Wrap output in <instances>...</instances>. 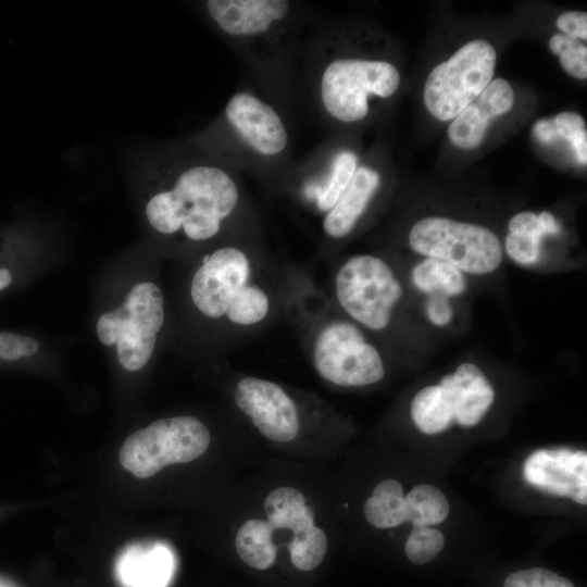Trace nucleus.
I'll list each match as a JSON object with an SVG mask.
<instances>
[{
	"label": "nucleus",
	"instance_id": "1",
	"mask_svg": "<svg viewBox=\"0 0 587 587\" xmlns=\"http://www.w3.org/2000/svg\"><path fill=\"white\" fill-rule=\"evenodd\" d=\"M160 158L145 205L151 228L192 243L220 242L257 228L240 175L189 143Z\"/></svg>",
	"mask_w": 587,
	"mask_h": 587
},
{
	"label": "nucleus",
	"instance_id": "2",
	"mask_svg": "<svg viewBox=\"0 0 587 587\" xmlns=\"http://www.w3.org/2000/svg\"><path fill=\"white\" fill-rule=\"evenodd\" d=\"M203 12L241 60L253 87L288 114L305 41L302 5L289 0H208Z\"/></svg>",
	"mask_w": 587,
	"mask_h": 587
},
{
	"label": "nucleus",
	"instance_id": "3",
	"mask_svg": "<svg viewBox=\"0 0 587 587\" xmlns=\"http://www.w3.org/2000/svg\"><path fill=\"white\" fill-rule=\"evenodd\" d=\"M191 145L271 191H282L296 162L288 114L253 86H243Z\"/></svg>",
	"mask_w": 587,
	"mask_h": 587
},
{
	"label": "nucleus",
	"instance_id": "4",
	"mask_svg": "<svg viewBox=\"0 0 587 587\" xmlns=\"http://www.w3.org/2000/svg\"><path fill=\"white\" fill-rule=\"evenodd\" d=\"M300 66L305 99L328 126L363 122L371 101L391 98L400 85L392 62L345 51L333 26H319L305 38Z\"/></svg>",
	"mask_w": 587,
	"mask_h": 587
},
{
	"label": "nucleus",
	"instance_id": "5",
	"mask_svg": "<svg viewBox=\"0 0 587 587\" xmlns=\"http://www.w3.org/2000/svg\"><path fill=\"white\" fill-rule=\"evenodd\" d=\"M257 228L217 242L201 260L190 298L204 316L230 327H259L272 313V296L262 280L252 239Z\"/></svg>",
	"mask_w": 587,
	"mask_h": 587
},
{
	"label": "nucleus",
	"instance_id": "6",
	"mask_svg": "<svg viewBox=\"0 0 587 587\" xmlns=\"http://www.w3.org/2000/svg\"><path fill=\"white\" fill-rule=\"evenodd\" d=\"M410 296L401 271L375 253L346 258L333 277L337 309L373 337L394 329Z\"/></svg>",
	"mask_w": 587,
	"mask_h": 587
},
{
	"label": "nucleus",
	"instance_id": "7",
	"mask_svg": "<svg viewBox=\"0 0 587 587\" xmlns=\"http://www.w3.org/2000/svg\"><path fill=\"white\" fill-rule=\"evenodd\" d=\"M305 348L320 377L336 386L365 387L386 375L385 354L375 338L338 309L312 324Z\"/></svg>",
	"mask_w": 587,
	"mask_h": 587
},
{
	"label": "nucleus",
	"instance_id": "8",
	"mask_svg": "<svg viewBox=\"0 0 587 587\" xmlns=\"http://www.w3.org/2000/svg\"><path fill=\"white\" fill-rule=\"evenodd\" d=\"M407 242L417 257L448 262L471 278L494 275L504 258L502 241L494 230L441 215L415 221L408 232Z\"/></svg>",
	"mask_w": 587,
	"mask_h": 587
},
{
	"label": "nucleus",
	"instance_id": "9",
	"mask_svg": "<svg viewBox=\"0 0 587 587\" xmlns=\"http://www.w3.org/2000/svg\"><path fill=\"white\" fill-rule=\"evenodd\" d=\"M163 323V294L154 283L142 282L133 286L122 305L98 319L96 329L103 345H116L120 364L134 372L149 362Z\"/></svg>",
	"mask_w": 587,
	"mask_h": 587
},
{
	"label": "nucleus",
	"instance_id": "10",
	"mask_svg": "<svg viewBox=\"0 0 587 587\" xmlns=\"http://www.w3.org/2000/svg\"><path fill=\"white\" fill-rule=\"evenodd\" d=\"M210 441L208 427L195 416L160 419L125 439L118 461L136 477L148 478L167 465L198 459Z\"/></svg>",
	"mask_w": 587,
	"mask_h": 587
},
{
	"label": "nucleus",
	"instance_id": "11",
	"mask_svg": "<svg viewBox=\"0 0 587 587\" xmlns=\"http://www.w3.org/2000/svg\"><path fill=\"white\" fill-rule=\"evenodd\" d=\"M497 53L490 42L474 39L459 48L428 74L423 99L438 121H452L492 80Z\"/></svg>",
	"mask_w": 587,
	"mask_h": 587
},
{
	"label": "nucleus",
	"instance_id": "12",
	"mask_svg": "<svg viewBox=\"0 0 587 587\" xmlns=\"http://www.w3.org/2000/svg\"><path fill=\"white\" fill-rule=\"evenodd\" d=\"M359 163L354 149L329 139L296 162L282 191L321 220L336 204Z\"/></svg>",
	"mask_w": 587,
	"mask_h": 587
},
{
	"label": "nucleus",
	"instance_id": "13",
	"mask_svg": "<svg viewBox=\"0 0 587 587\" xmlns=\"http://www.w3.org/2000/svg\"><path fill=\"white\" fill-rule=\"evenodd\" d=\"M234 400L266 438L287 442L298 436L297 404L278 384L260 377H241L234 389Z\"/></svg>",
	"mask_w": 587,
	"mask_h": 587
},
{
	"label": "nucleus",
	"instance_id": "14",
	"mask_svg": "<svg viewBox=\"0 0 587 587\" xmlns=\"http://www.w3.org/2000/svg\"><path fill=\"white\" fill-rule=\"evenodd\" d=\"M522 472L530 486L544 492L587 502V453L583 450H537L525 460Z\"/></svg>",
	"mask_w": 587,
	"mask_h": 587
},
{
	"label": "nucleus",
	"instance_id": "15",
	"mask_svg": "<svg viewBox=\"0 0 587 587\" xmlns=\"http://www.w3.org/2000/svg\"><path fill=\"white\" fill-rule=\"evenodd\" d=\"M383 187V175L370 164L359 163L336 204L320 220L325 240L337 242L352 235Z\"/></svg>",
	"mask_w": 587,
	"mask_h": 587
},
{
	"label": "nucleus",
	"instance_id": "16",
	"mask_svg": "<svg viewBox=\"0 0 587 587\" xmlns=\"http://www.w3.org/2000/svg\"><path fill=\"white\" fill-rule=\"evenodd\" d=\"M515 95L510 83L503 78L492 79L489 85L466 105L450 123L448 137L460 149L473 150L483 142L489 123L508 113L514 105Z\"/></svg>",
	"mask_w": 587,
	"mask_h": 587
},
{
	"label": "nucleus",
	"instance_id": "17",
	"mask_svg": "<svg viewBox=\"0 0 587 587\" xmlns=\"http://www.w3.org/2000/svg\"><path fill=\"white\" fill-rule=\"evenodd\" d=\"M561 232L560 220L549 211L519 212L509 220L503 253L521 267L538 268L546 261V238Z\"/></svg>",
	"mask_w": 587,
	"mask_h": 587
},
{
	"label": "nucleus",
	"instance_id": "18",
	"mask_svg": "<svg viewBox=\"0 0 587 587\" xmlns=\"http://www.w3.org/2000/svg\"><path fill=\"white\" fill-rule=\"evenodd\" d=\"M401 273L410 295H414L416 299L446 297L461 301L470 292L472 278L457 266L441 260L417 257V260Z\"/></svg>",
	"mask_w": 587,
	"mask_h": 587
},
{
	"label": "nucleus",
	"instance_id": "19",
	"mask_svg": "<svg viewBox=\"0 0 587 587\" xmlns=\"http://www.w3.org/2000/svg\"><path fill=\"white\" fill-rule=\"evenodd\" d=\"M458 395L453 373L444 374L436 384L427 385L413 396L410 413L416 428L435 435L455 424Z\"/></svg>",
	"mask_w": 587,
	"mask_h": 587
},
{
	"label": "nucleus",
	"instance_id": "20",
	"mask_svg": "<svg viewBox=\"0 0 587 587\" xmlns=\"http://www.w3.org/2000/svg\"><path fill=\"white\" fill-rule=\"evenodd\" d=\"M453 375L458 391L455 424L461 427L478 425L496 399V390L483 369L473 361L459 363Z\"/></svg>",
	"mask_w": 587,
	"mask_h": 587
},
{
	"label": "nucleus",
	"instance_id": "21",
	"mask_svg": "<svg viewBox=\"0 0 587 587\" xmlns=\"http://www.w3.org/2000/svg\"><path fill=\"white\" fill-rule=\"evenodd\" d=\"M172 565L171 554L162 546H133L121 557L116 570L125 587H165Z\"/></svg>",
	"mask_w": 587,
	"mask_h": 587
},
{
	"label": "nucleus",
	"instance_id": "22",
	"mask_svg": "<svg viewBox=\"0 0 587 587\" xmlns=\"http://www.w3.org/2000/svg\"><path fill=\"white\" fill-rule=\"evenodd\" d=\"M267 522L274 529L295 532L314 524V512L307 505L302 492L290 486L271 491L264 500Z\"/></svg>",
	"mask_w": 587,
	"mask_h": 587
},
{
	"label": "nucleus",
	"instance_id": "23",
	"mask_svg": "<svg viewBox=\"0 0 587 587\" xmlns=\"http://www.w3.org/2000/svg\"><path fill=\"white\" fill-rule=\"evenodd\" d=\"M274 528L264 520L250 519L237 532L235 547L239 558L251 567L265 570L276 560Z\"/></svg>",
	"mask_w": 587,
	"mask_h": 587
},
{
	"label": "nucleus",
	"instance_id": "24",
	"mask_svg": "<svg viewBox=\"0 0 587 587\" xmlns=\"http://www.w3.org/2000/svg\"><path fill=\"white\" fill-rule=\"evenodd\" d=\"M364 515L378 528H392L404 523V495L401 484L395 479L379 483L364 503Z\"/></svg>",
	"mask_w": 587,
	"mask_h": 587
},
{
	"label": "nucleus",
	"instance_id": "25",
	"mask_svg": "<svg viewBox=\"0 0 587 587\" xmlns=\"http://www.w3.org/2000/svg\"><path fill=\"white\" fill-rule=\"evenodd\" d=\"M446 496L435 486L417 485L404 496L405 521L413 526L441 523L449 514Z\"/></svg>",
	"mask_w": 587,
	"mask_h": 587
},
{
	"label": "nucleus",
	"instance_id": "26",
	"mask_svg": "<svg viewBox=\"0 0 587 587\" xmlns=\"http://www.w3.org/2000/svg\"><path fill=\"white\" fill-rule=\"evenodd\" d=\"M292 564L300 571H311L323 561L327 550L324 530L315 525L299 528L287 544Z\"/></svg>",
	"mask_w": 587,
	"mask_h": 587
},
{
	"label": "nucleus",
	"instance_id": "27",
	"mask_svg": "<svg viewBox=\"0 0 587 587\" xmlns=\"http://www.w3.org/2000/svg\"><path fill=\"white\" fill-rule=\"evenodd\" d=\"M555 141L565 140L579 165L587 164V129L582 115L564 111L551 120Z\"/></svg>",
	"mask_w": 587,
	"mask_h": 587
},
{
	"label": "nucleus",
	"instance_id": "28",
	"mask_svg": "<svg viewBox=\"0 0 587 587\" xmlns=\"http://www.w3.org/2000/svg\"><path fill=\"white\" fill-rule=\"evenodd\" d=\"M550 51L559 55L562 68L577 79L587 78V47L564 34H554L548 42Z\"/></svg>",
	"mask_w": 587,
	"mask_h": 587
},
{
	"label": "nucleus",
	"instance_id": "29",
	"mask_svg": "<svg viewBox=\"0 0 587 587\" xmlns=\"http://www.w3.org/2000/svg\"><path fill=\"white\" fill-rule=\"evenodd\" d=\"M444 535L428 526H413L405 542V554L414 564L432 561L444 548Z\"/></svg>",
	"mask_w": 587,
	"mask_h": 587
},
{
	"label": "nucleus",
	"instance_id": "30",
	"mask_svg": "<svg viewBox=\"0 0 587 587\" xmlns=\"http://www.w3.org/2000/svg\"><path fill=\"white\" fill-rule=\"evenodd\" d=\"M461 301L446 297H424L417 299V311L427 326L445 330L454 326Z\"/></svg>",
	"mask_w": 587,
	"mask_h": 587
},
{
	"label": "nucleus",
	"instance_id": "31",
	"mask_svg": "<svg viewBox=\"0 0 587 587\" xmlns=\"http://www.w3.org/2000/svg\"><path fill=\"white\" fill-rule=\"evenodd\" d=\"M504 587H574L573 583L557 573L534 567L511 573Z\"/></svg>",
	"mask_w": 587,
	"mask_h": 587
},
{
	"label": "nucleus",
	"instance_id": "32",
	"mask_svg": "<svg viewBox=\"0 0 587 587\" xmlns=\"http://www.w3.org/2000/svg\"><path fill=\"white\" fill-rule=\"evenodd\" d=\"M38 349V341L30 336L0 332V359L17 360L27 358L34 355Z\"/></svg>",
	"mask_w": 587,
	"mask_h": 587
},
{
	"label": "nucleus",
	"instance_id": "33",
	"mask_svg": "<svg viewBox=\"0 0 587 587\" xmlns=\"http://www.w3.org/2000/svg\"><path fill=\"white\" fill-rule=\"evenodd\" d=\"M555 26L562 34L578 39L587 40V14L586 12L566 11L555 20Z\"/></svg>",
	"mask_w": 587,
	"mask_h": 587
}]
</instances>
